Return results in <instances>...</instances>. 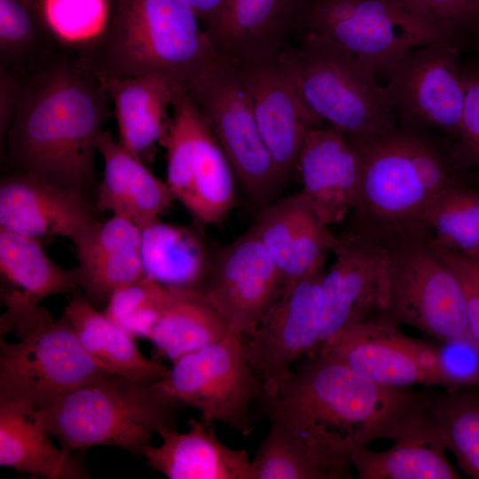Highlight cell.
I'll return each instance as SVG.
<instances>
[{"label": "cell", "instance_id": "obj_1", "mask_svg": "<svg viewBox=\"0 0 479 479\" xmlns=\"http://www.w3.org/2000/svg\"><path fill=\"white\" fill-rule=\"evenodd\" d=\"M261 400L270 421L284 426L330 479H342L350 478L356 451L394 441L431 397L379 384L318 353L301 359L288 381Z\"/></svg>", "mask_w": 479, "mask_h": 479}, {"label": "cell", "instance_id": "obj_2", "mask_svg": "<svg viewBox=\"0 0 479 479\" xmlns=\"http://www.w3.org/2000/svg\"><path fill=\"white\" fill-rule=\"evenodd\" d=\"M110 100L76 49L62 44L25 78L4 146L12 169L84 192L92 188Z\"/></svg>", "mask_w": 479, "mask_h": 479}, {"label": "cell", "instance_id": "obj_3", "mask_svg": "<svg viewBox=\"0 0 479 479\" xmlns=\"http://www.w3.org/2000/svg\"><path fill=\"white\" fill-rule=\"evenodd\" d=\"M353 142L361 177L349 229L376 240L426 229L425 217L443 194L472 185L471 170L456 161L444 134L397 124Z\"/></svg>", "mask_w": 479, "mask_h": 479}, {"label": "cell", "instance_id": "obj_4", "mask_svg": "<svg viewBox=\"0 0 479 479\" xmlns=\"http://www.w3.org/2000/svg\"><path fill=\"white\" fill-rule=\"evenodd\" d=\"M75 49L98 76L160 75L185 88L219 53L184 0H117L106 28Z\"/></svg>", "mask_w": 479, "mask_h": 479}, {"label": "cell", "instance_id": "obj_5", "mask_svg": "<svg viewBox=\"0 0 479 479\" xmlns=\"http://www.w3.org/2000/svg\"><path fill=\"white\" fill-rule=\"evenodd\" d=\"M185 406L158 381L110 373L29 414L67 455L104 445L143 457L155 434L177 429Z\"/></svg>", "mask_w": 479, "mask_h": 479}, {"label": "cell", "instance_id": "obj_6", "mask_svg": "<svg viewBox=\"0 0 479 479\" xmlns=\"http://www.w3.org/2000/svg\"><path fill=\"white\" fill-rule=\"evenodd\" d=\"M3 302L0 401L34 412L114 373L88 355L64 313L54 318L40 303L18 299Z\"/></svg>", "mask_w": 479, "mask_h": 479}, {"label": "cell", "instance_id": "obj_7", "mask_svg": "<svg viewBox=\"0 0 479 479\" xmlns=\"http://www.w3.org/2000/svg\"><path fill=\"white\" fill-rule=\"evenodd\" d=\"M311 35L388 76L410 51L431 43L462 49L469 34L413 0H302L294 36Z\"/></svg>", "mask_w": 479, "mask_h": 479}, {"label": "cell", "instance_id": "obj_8", "mask_svg": "<svg viewBox=\"0 0 479 479\" xmlns=\"http://www.w3.org/2000/svg\"><path fill=\"white\" fill-rule=\"evenodd\" d=\"M278 57L302 99L321 122L353 141L369 140L397 125L385 86L350 52L305 35Z\"/></svg>", "mask_w": 479, "mask_h": 479}, {"label": "cell", "instance_id": "obj_9", "mask_svg": "<svg viewBox=\"0 0 479 479\" xmlns=\"http://www.w3.org/2000/svg\"><path fill=\"white\" fill-rule=\"evenodd\" d=\"M388 253L379 313L444 341L469 333L464 294L449 265L435 249L428 230L381 241Z\"/></svg>", "mask_w": 479, "mask_h": 479}, {"label": "cell", "instance_id": "obj_10", "mask_svg": "<svg viewBox=\"0 0 479 479\" xmlns=\"http://www.w3.org/2000/svg\"><path fill=\"white\" fill-rule=\"evenodd\" d=\"M185 89L247 197L260 208L271 203L283 181L259 131L239 61L218 53Z\"/></svg>", "mask_w": 479, "mask_h": 479}, {"label": "cell", "instance_id": "obj_11", "mask_svg": "<svg viewBox=\"0 0 479 479\" xmlns=\"http://www.w3.org/2000/svg\"><path fill=\"white\" fill-rule=\"evenodd\" d=\"M158 383L171 397L196 408L207 426L221 422L244 436L254 429L251 404L261 398L263 385L240 334L232 333L172 360Z\"/></svg>", "mask_w": 479, "mask_h": 479}, {"label": "cell", "instance_id": "obj_12", "mask_svg": "<svg viewBox=\"0 0 479 479\" xmlns=\"http://www.w3.org/2000/svg\"><path fill=\"white\" fill-rule=\"evenodd\" d=\"M164 143L167 184L176 200L204 224H221L236 202L235 175L187 90L179 84Z\"/></svg>", "mask_w": 479, "mask_h": 479}, {"label": "cell", "instance_id": "obj_13", "mask_svg": "<svg viewBox=\"0 0 479 479\" xmlns=\"http://www.w3.org/2000/svg\"><path fill=\"white\" fill-rule=\"evenodd\" d=\"M460 48L420 46L406 54L385 86L397 124L458 137L465 99Z\"/></svg>", "mask_w": 479, "mask_h": 479}, {"label": "cell", "instance_id": "obj_14", "mask_svg": "<svg viewBox=\"0 0 479 479\" xmlns=\"http://www.w3.org/2000/svg\"><path fill=\"white\" fill-rule=\"evenodd\" d=\"M326 263L319 262L283 293L244 338L248 363L262 381L263 395L280 389L292 377L295 363L316 354Z\"/></svg>", "mask_w": 479, "mask_h": 479}, {"label": "cell", "instance_id": "obj_15", "mask_svg": "<svg viewBox=\"0 0 479 479\" xmlns=\"http://www.w3.org/2000/svg\"><path fill=\"white\" fill-rule=\"evenodd\" d=\"M340 238L333 253L334 263L322 281L316 354L333 346L382 304L388 267L385 246L350 229Z\"/></svg>", "mask_w": 479, "mask_h": 479}, {"label": "cell", "instance_id": "obj_16", "mask_svg": "<svg viewBox=\"0 0 479 479\" xmlns=\"http://www.w3.org/2000/svg\"><path fill=\"white\" fill-rule=\"evenodd\" d=\"M231 331L244 338L280 296L276 264L251 227L213 255L200 291Z\"/></svg>", "mask_w": 479, "mask_h": 479}, {"label": "cell", "instance_id": "obj_17", "mask_svg": "<svg viewBox=\"0 0 479 479\" xmlns=\"http://www.w3.org/2000/svg\"><path fill=\"white\" fill-rule=\"evenodd\" d=\"M85 192L12 170L0 180V228L35 239L72 242L99 220Z\"/></svg>", "mask_w": 479, "mask_h": 479}, {"label": "cell", "instance_id": "obj_18", "mask_svg": "<svg viewBox=\"0 0 479 479\" xmlns=\"http://www.w3.org/2000/svg\"><path fill=\"white\" fill-rule=\"evenodd\" d=\"M262 137L285 183L296 170L308 130L320 123L277 59L239 61Z\"/></svg>", "mask_w": 479, "mask_h": 479}, {"label": "cell", "instance_id": "obj_19", "mask_svg": "<svg viewBox=\"0 0 479 479\" xmlns=\"http://www.w3.org/2000/svg\"><path fill=\"white\" fill-rule=\"evenodd\" d=\"M300 193L327 226L352 211L361 177L357 145L341 130L324 122L311 126L296 164Z\"/></svg>", "mask_w": 479, "mask_h": 479}, {"label": "cell", "instance_id": "obj_20", "mask_svg": "<svg viewBox=\"0 0 479 479\" xmlns=\"http://www.w3.org/2000/svg\"><path fill=\"white\" fill-rule=\"evenodd\" d=\"M252 228L277 266L280 295L341 242L300 192L261 208Z\"/></svg>", "mask_w": 479, "mask_h": 479}, {"label": "cell", "instance_id": "obj_21", "mask_svg": "<svg viewBox=\"0 0 479 479\" xmlns=\"http://www.w3.org/2000/svg\"><path fill=\"white\" fill-rule=\"evenodd\" d=\"M302 0H226L206 30L216 51L238 61L273 60L292 44Z\"/></svg>", "mask_w": 479, "mask_h": 479}, {"label": "cell", "instance_id": "obj_22", "mask_svg": "<svg viewBox=\"0 0 479 479\" xmlns=\"http://www.w3.org/2000/svg\"><path fill=\"white\" fill-rule=\"evenodd\" d=\"M80 287L96 307L108 302L118 289L145 277L141 229L130 220L113 216L76 238Z\"/></svg>", "mask_w": 479, "mask_h": 479}, {"label": "cell", "instance_id": "obj_23", "mask_svg": "<svg viewBox=\"0 0 479 479\" xmlns=\"http://www.w3.org/2000/svg\"><path fill=\"white\" fill-rule=\"evenodd\" d=\"M399 326L374 312L320 354L381 385H433L415 360L412 337L404 334Z\"/></svg>", "mask_w": 479, "mask_h": 479}, {"label": "cell", "instance_id": "obj_24", "mask_svg": "<svg viewBox=\"0 0 479 479\" xmlns=\"http://www.w3.org/2000/svg\"><path fill=\"white\" fill-rule=\"evenodd\" d=\"M97 150L104 161L97 210L126 218L140 229L159 220L176 200L168 184L156 177L109 131H101Z\"/></svg>", "mask_w": 479, "mask_h": 479}, {"label": "cell", "instance_id": "obj_25", "mask_svg": "<svg viewBox=\"0 0 479 479\" xmlns=\"http://www.w3.org/2000/svg\"><path fill=\"white\" fill-rule=\"evenodd\" d=\"M185 433L162 430L159 446L150 444L143 457L153 471L169 479H253L246 450L224 444L214 426L191 419Z\"/></svg>", "mask_w": 479, "mask_h": 479}, {"label": "cell", "instance_id": "obj_26", "mask_svg": "<svg viewBox=\"0 0 479 479\" xmlns=\"http://www.w3.org/2000/svg\"><path fill=\"white\" fill-rule=\"evenodd\" d=\"M99 77L114 103L121 145L142 161L156 143L164 145L180 83L160 75Z\"/></svg>", "mask_w": 479, "mask_h": 479}, {"label": "cell", "instance_id": "obj_27", "mask_svg": "<svg viewBox=\"0 0 479 479\" xmlns=\"http://www.w3.org/2000/svg\"><path fill=\"white\" fill-rule=\"evenodd\" d=\"M388 450L358 449L351 466L359 479H460L446 456V444L428 409L412 420Z\"/></svg>", "mask_w": 479, "mask_h": 479}, {"label": "cell", "instance_id": "obj_28", "mask_svg": "<svg viewBox=\"0 0 479 479\" xmlns=\"http://www.w3.org/2000/svg\"><path fill=\"white\" fill-rule=\"evenodd\" d=\"M63 313L71 322L88 355L105 369L133 380L160 381L169 368L145 357L135 336L76 293Z\"/></svg>", "mask_w": 479, "mask_h": 479}, {"label": "cell", "instance_id": "obj_29", "mask_svg": "<svg viewBox=\"0 0 479 479\" xmlns=\"http://www.w3.org/2000/svg\"><path fill=\"white\" fill-rule=\"evenodd\" d=\"M29 412L0 401V465L33 477L89 478L84 450L70 455L64 453Z\"/></svg>", "mask_w": 479, "mask_h": 479}, {"label": "cell", "instance_id": "obj_30", "mask_svg": "<svg viewBox=\"0 0 479 479\" xmlns=\"http://www.w3.org/2000/svg\"><path fill=\"white\" fill-rule=\"evenodd\" d=\"M145 277L170 287L200 292L213 255L193 230L160 219L141 229Z\"/></svg>", "mask_w": 479, "mask_h": 479}, {"label": "cell", "instance_id": "obj_31", "mask_svg": "<svg viewBox=\"0 0 479 479\" xmlns=\"http://www.w3.org/2000/svg\"><path fill=\"white\" fill-rule=\"evenodd\" d=\"M1 298L40 303L51 295L80 287L78 268H61L38 239L0 228Z\"/></svg>", "mask_w": 479, "mask_h": 479}, {"label": "cell", "instance_id": "obj_32", "mask_svg": "<svg viewBox=\"0 0 479 479\" xmlns=\"http://www.w3.org/2000/svg\"><path fill=\"white\" fill-rule=\"evenodd\" d=\"M232 332L201 292L172 287L149 341L158 357L174 360Z\"/></svg>", "mask_w": 479, "mask_h": 479}, {"label": "cell", "instance_id": "obj_33", "mask_svg": "<svg viewBox=\"0 0 479 479\" xmlns=\"http://www.w3.org/2000/svg\"><path fill=\"white\" fill-rule=\"evenodd\" d=\"M61 45L37 10L21 0H0V68L28 75Z\"/></svg>", "mask_w": 479, "mask_h": 479}, {"label": "cell", "instance_id": "obj_34", "mask_svg": "<svg viewBox=\"0 0 479 479\" xmlns=\"http://www.w3.org/2000/svg\"><path fill=\"white\" fill-rule=\"evenodd\" d=\"M428 413L459 468L479 479V388L445 389L431 397Z\"/></svg>", "mask_w": 479, "mask_h": 479}, {"label": "cell", "instance_id": "obj_35", "mask_svg": "<svg viewBox=\"0 0 479 479\" xmlns=\"http://www.w3.org/2000/svg\"><path fill=\"white\" fill-rule=\"evenodd\" d=\"M424 227L437 247L459 253L479 252V190L465 185L446 192L428 212Z\"/></svg>", "mask_w": 479, "mask_h": 479}, {"label": "cell", "instance_id": "obj_36", "mask_svg": "<svg viewBox=\"0 0 479 479\" xmlns=\"http://www.w3.org/2000/svg\"><path fill=\"white\" fill-rule=\"evenodd\" d=\"M271 428L251 459L253 479H330L281 424Z\"/></svg>", "mask_w": 479, "mask_h": 479}, {"label": "cell", "instance_id": "obj_37", "mask_svg": "<svg viewBox=\"0 0 479 479\" xmlns=\"http://www.w3.org/2000/svg\"><path fill=\"white\" fill-rule=\"evenodd\" d=\"M114 4L110 0H38L40 15L64 45L79 47L107 27Z\"/></svg>", "mask_w": 479, "mask_h": 479}, {"label": "cell", "instance_id": "obj_38", "mask_svg": "<svg viewBox=\"0 0 479 479\" xmlns=\"http://www.w3.org/2000/svg\"><path fill=\"white\" fill-rule=\"evenodd\" d=\"M171 291L172 287L144 277L115 291L105 312L135 337L149 339Z\"/></svg>", "mask_w": 479, "mask_h": 479}, {"label": "cell", "instance_id": "obj_39", "mask_svg": "<svg viewBox=\"0 0 479 479\" xmlns=\"http://www.w3.org/2000/svg\"><path fill=\"white\" fill-rule=\"evenodd\" d=\"M437 349L444 389L479 388V342L469 333L439 341Z\"/></svg>", "mask_w": 479, "mask_h": 479}, {"label": "cell", "instance_id": "obj_40", "mask_svg": "<svg viewBox=\"0 0 479 479\" xmlns=\"http://www.w3.org/2000/svg\"><path fill=\"white\" fill-rule=\"evenodd\" d=\"M465 81V99L458 137L452 152L466 169H479V67H461Z\"/></svg>", "mask_w": 479, "mask_h": 479}, {"label": "cell", "instance_id": "obj_41", "mask_svg": "<svg viewBox=\"0 0 479 479\" xmlns=\"http://www.w3.org/2000/svg\"><path fill=\"white\" fill-rule=\"evenodd\" d=\"M433 246L459 282L466 302L469 334L479 342V252L459 253Z\"/></svg>", "mask_w": 479, "mask_h": 479}, {"label": "cell", "instance_id": "obj_42", "mask_svg": "<svg viewBox=\"0 0 479 479\" xmlns=\"http://www.w3.org/2000/svg\"><path fill=\"white\" fill-rule=\"evenodd\" d=\"M413 1L469 35L479 33V11L475 0Z\"/></svg>", "mask_w": 479, "mask_h": 479}, {"label": "cell", "instance_id": "obj_43", "mask_svg": "<svg viewBox=\"0 0 479 479\" xmlns=\"http://www.w3.org/2000/svg\"><path fill=\"white\" fill-rule=\"evenodd\" d=\"M26 76L13 70L0 68L1 151L20 101Z\"/></svg>", "mask_w": 479, "mask_h": 479}, {"label": "cell", "instance_id": "obj_44", "mask_svg": "<svg viewBox=\"0 0 479 479\" xmlns=\"http://www.w3.org/2000/svg\"><path fill=\"white\" fill-rule=\"evenodd\" d=\"M195 12L203 27L207 30L226 0H184Z\"/></svg>", "mask_w": 479, "mask_h": 479}, {"label": "cell", "instance_id": "obj_45", "mask_svg": "<svg viewBox=\"0 0 479 479\" xmlns=\"http://www.w3.org/2000/svg\"><path fill=\"white\" fill-rule=\"evenodd\" d=\"M23 1L26 4L29 5L30 7L37 10H38V0H21Z\"/></svg>", "mask_w": 479, "mask_h": 479}, {"label": "cell", "instance_id": "obj_46", "mask_svg": "<svg viewBox=\"0 0 479 479\" xmlns=\"http://www.w3.org/2000/svg\"><path fill=\"white\" fill-rule=\"evenodd\" d=\"M475 1L476 6H477L478 11H479V0H475Z\"/></svg>", "mask_w": 479, "mask_h": 479}, {"label": "cell", "instance_id": "obj_47", "mask_svg": "<svg viewBox=\"0 0 479 479\" xmlns=\"http://www.w3.org/2000/svg\"><path fill=\"white\" fill-rule=\"evenodd\" d=\"M112 2V4H114H114L116 3L117 0H110Z\"/></svg>", "mask_w": 479, "mask_h": 479}]
</instances>
